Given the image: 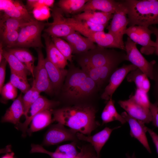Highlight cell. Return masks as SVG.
<instances>
[{
	"label": "cell",
	"instance_id": "cell-1",
	"mask_svg": "<svg viewBox=\"0 0 158 158\" xmlns=\"http://www.w3.org/2000/svg\"><path fill=\"white\" fill-rule=\"evenodd\" d=\"M96 111L88 105H77L53 109L56 121L84 135H90L99 125L95 119Z\"/></svg>",
	"mask_w": 158,
	"mask_h": 158
},
{
	"label": "cell",
	"instance_id": "cell-2",
	"mask_svg": "<svg viewBox=\"0 0 158 158\" xmlns=\"http://www.w3.org/2000/svg\"><path fill=\"white\" fill-rule=\"evenodd\" d=\"M122 1L127 9L129 26L158 25V0Z\"/></svg>",
	"mask_w": 158,
	"mask_h": 158
},
{
	"label": "cell",
	"instance_id": "cell-3",
	"mask_svg": "<svg viewBox=\"0 0 158 158\" xmlns=\"http://www.w3.org/2000/svg\"><path fill=\"white\" fill-rule=\"evenodd\" d=\"M97 89L95 82L82 69L73 67L68 71L63 88L64 96L70 100L87 97Z\"/></svg>",
	"mask_w": 158,
	"mask_h": 158
},
{
	"label": "cell",
	"instance_id": "cell-4",
	"mask_svg": "<svg viewBox=\"0 0 158 158\" xmlns=\"http://www.w3.org/2000/svg\"><path fill=\"white\" fill-rule=\"evenodd\" d=\"M124 51H117L96 45L94 49L75 54L76 60L82 69L100 67L126 61Z\"/></svg>",
	"mask_w": 158,
	"mask_h": 158
},
{
	"label": "cell",
	"instance_id": "cell-5",
	"mask_svg": "<svg viewBox=\"0 0 158 158\" xmlns=\"http://www.w3.org/2000/svg\"><path fill=\"white\" fill-rule=\"evenodd\" d=\"M47 23L36 20L30 22L19 31L17 42L13 47L27 48L44 47L41 40V33Z\"/></svg>",
	"mask_w": 158,
	"mask_h": 158
},
{
	"label": "cell",
	"instance_id": "cell-6",
	"mask_svg": "<svg viewBox=\"0 0 158 158\" xmlns=\"http://www.w3.org/2000/svg\"><path fill=\"white\" fill-rule=\"evenodd\" d=\"M136 44L128 37L124 42L126 60L143 72L151 79L153 80V69L156 61H148L137 49Z\"/></svg>",
	"mask_w": 158,
	"mask_h": 158
},
{
	"label": "cell",
	"instance_id": "cell-7",
	"mask_svg": "<svg viewBox=\"0 0 158 158\" xmlns=\"http://www.w3.org/2000/svg\"><path fill=\"white\" fill-rule=\"evenodd\" d=\"M152 34L149 28L138 25L129 26L125 33L133 41L142 46L141 52L147 55L152 54L155 51L156 43L151 39Z\"/></svg>",
	"mask_w": 158,
	"mask_h": 158
},
{
	"label": "cell",
	"instance_id": "cell-8",
	"mask_svg": "<svg viewBox=\"0 0 158 158\" xmlns=\"http://www.w3.org/2000/svg\"><path fill=\"white\" fill-rule=\"evenodd\" d=\"M51 10L53 21L47 23L48 27L44 30L46 33L50 37L63 38L75 31L68 24L67 18L59 7H54Z\"/></svg>",
	"mask_w": 158,
	"mask_h": 158
},
{
	"label": "cell",
	"instance_id": "cell-9",
	"mask_svg": "<svg viewBox=\"0 0 158 158\" xmlns=\"http://www.w3.org/2000/svg\"><path fill=\"white\" fill-rule=\"evenodd\" d=\"M128 11L122 1L113 14L110 25L107 28L108 32L114 36L119 42L125 45L123 40V35L128 28L129 22L127 17Z\"/></svg>",
	"mask_w": 158,
	"mask_h": 158
},
{
	"label": "cell",
	"instance_id": "cell-10",
	"mask_svg": "<svg viewBox=\"0 0 158 158\" xmlns=\"http://www.w3.org/2000/svg\"><path fill=\"white\" fill-rule=\"evenodd\" d=\"M64 126L58 123L52 125L44 136L43 145L50 146L66 141H76L78 140L76 135L78 132L70 128H67Z\"/></svg>",
	"mask_w": 158,
	"mask_h": 158
},
{
	"label": "cell",
	"instance_id": "cell-11",
	"mask_svg": "<svg viewBox=\"0 0 158 158\" xmlns=\"http://www.w3.org/2000/svg\"><path fill=\"white\" fill-rule=\"evenodd\" d=\"M38 55V62L34 70L33 84L40 92L51 94L54 90L46 68L45 58L41 48L36 49Z\"/></svg>",
	"mask_w": 158,
	"mask_h": 158
},
{
	"label": "cell",
	"instance_id": "cell-12",
	"mask_svg": "<svg viewBox=\"0 0 158 158\" xmlns=\"http://www.w3.org/2000/svg\"><path fill=\"white\" fill-rule=\"evenodd\" d=\"M0 10L4 13L2 19L11 18L29 22L36 20L20 1L0 0Z\"/></svg>",
	"mask_w": 158,
	"mask_h": 158
},
{
	"label": "cell",
	"instance_id": "cell-13",
	"mask_svg": "<svg viewBox=\"0 0 158 158\" xmlns=\"http://www.w3.org/2000/svg\"><path fill=\"white\" fill-rule=\"evenodd\" d=\"M58 101L49 99L40 95L37 99L32 104L25 116V119L23 123H20L15 126L16 128L20 130L23 136H25L29 125L33 118L39 113L47 109H51L59 104Z\"/></svg>",
	"mask_w": 158,
	"mask_h": 158
},
{
	"label": "cell",
	"instance_id": "cell-14",
	"mask_svg": "<svg viewBox=\"0 0 158 158\" xmlns=\"http://www.w3.org/2000/svg\"><path fill=\"white\" fill-rule=\"evenodd\" d=\"M138 68L131 64L123 65L118 68L112 73L109 78V83L105 87L101 95L102 99L108 101L112 98V96L128 74L131 71Z\"/></svg>",
	"mask_w": 158,
	"mask_h": 158
},
{
	"label": "cell",
	"instance_id": "cell-15",
	"mask_svg": "<svg viewBox=\"0 0 158 158\" xmlns=\"http://www.w3.org/2000/svg\"><path fill=\"white\" fill-rule=\"evenodd\" d=\"M120 107L132 117L144 123L152 122V116L149 109L144 107L137 103L131 97L127 100H119Z\"/></svg>",
	"mask_w": 158,
	"mask_h": 158
},
{
	"label": "cell",
	"instance_id": "cell-16",
	"mask_svg": "<svg viewBox=\"0 0 158 158\" xmlns=\"http://www.w3.org/2000/svg\"><path fill=\"white\" fill-rule=\"evenodd\" d=\"M76 141L58 147L54 152L45 150L41 145L32 144L30 152L41 153L49 155L51 158H75L79 152L76 149Z\"/></svg>",
	"mask_w": 158,
	"mask_h": 158
},
{
	"label": "cell",
	"instance_id": "cell-17",
	"mask_svg": "<svg viewBox=\"0 0 158 158\" xmlns=\"http://www.w3.org/2000/svg\"><path fill=\"white\" fill-rule=\"evenodd\" d=\"M116 62L104 66L82 69L96 83L98 89H100L107 81L111 75L121 63Z\"/></svg>",
	"mask_w": 158,
	"mask_h": 158
},
{
	"label": "cell",
	"instance_id": "cell-18",
	"mask_svg": "<svg viewBox=\"0 0 158 158\" xmlns=\"http://www.w3.org/2000/svg\"><path fill=\"white\" fill-rule=\"evenodd\" d=\"M121 115L129 124L131 136L137 139L149 153H151V151L146 134L147 132L145 128V123L132 117L126 111L123 112Z\"/></svg>",
	"mask_w": 158,
	"mask_h": 158
},
{
	"label": "cell",
	"instance_id": "cell-19",
	"mask_svg": "<svg viewBox=\"0 0 158 158\" xmlns=\"http://www.w3.org/2000/svg\"><path fill=\"white\" fill-rule=\"evenodd\" d=\"M120 126L111 128L108 127L92 136H85L80 132L76 134L78 140L90 143L92 146L97 157L99 158L101 151L109 139L110 135L114 130L119 128Z\"/></svg>",
	"mask_w": 158,
	"mask_h": 158
},
{
	"label": "cell",
	"instance_id": "cell-20",
	"mask_svg": "<svg viewBox=\"0 0 158 158\" xmlns=\"http://www.w3.org/2000/svg\"><path fill=\"white\" fill-rule=\"evenodd\" d=\"M63 38L71 46L73 54L82 53L94 49L96 46L90 40L76 31Z\"/></svg>",
	"mask_w": 158,
	"mask_h": 158
},
{
	"label": "cell",
	"instance_id": "cell-21",
	"mask_svg": "<svg viewBox=\"0 0 158 158\" xmlns=\"http://www.w3.org/2000/svg\"><path fill=\"white\" fill-rule=\"evenodd\" d=\"M42 36L45 41L46 57L58 67L65 69L68 64V60L56 47L50 36L46 33Z\"/></svg>",
	"mask_w": 158,
	"mask_h": 158
},
{
	"label": "cell",
	"instance_id": "cell-22",
	"mask_svg": "<svg viewBox=\"0 0 158 158\" xmlns=\"http://www.w3.org/2000/svg\"><path fill=\"white\" fill-rule=\"evenodd\" d=\"M22 98V96L21 94L14 100L2 117L1 122L11 123L14 124L15 126L20 123V118L24 114Z\"/></svg>",
	"mask_w": 158,
	"mask_h": 158
},
{
	"label": "cell",
	"instance_id": "cell-23",
	"mask_svg": "<svg viewBox=\"0 0 158 158\" xmlns=\"http://www.w3.org/2000/svg\"><path fill=\"white\" fill-rule=\"evenodd\" d=\"M120 1L113 0H90L85 4L81 12L96 11L113 14Z\"/></svg>",
	"mask_w": 158,
	"mask_h": 158
},
{
	"label": "cell",
	"instance_id": "cell-24",
	"mask_svg": "<svg viewBox=\"0 0 158 158\" xmlns=\"http://www.w3.org/2000/svg\"><path fill=\"white\" fill-rule=\"evenodd\" d=\"M45 63L49 78L54 90L61 86L68 73V71L60 68L51 62L47 57Z\"/></svg>",
	"mask_w": 158,
	"mask_h": 158
},
{
	"label": "cell",
	"instance_id": "cell-25",
	"mask_svg": "<svg viewBox=\"0 0 158 158\" xmlns=\"http://www.w3.org/2000/svg\"><path fill=\"white\" fill-rule=\"evenodd\" d=\"M53 109L44 110L34 116L27 131L29 135L44 128L54 121L52 118Z\"/></svg>",
	"mask_w": 158,
	"mask_h": 158
},
{
	"label": "cell",
	"instance_id": "cell-26",
	"mask_svg": "<svg viewBox=\"0 0 158 158\" xmlns=\"http://www.w3.org/2000/svg\"><path fill=\"white\" fill-rule=\"evenodd\" d=\"M6 49L25 65L34 78L36 58L29 50L27 48L20 47L6 48Z\"/></svg>",
	"mask_w": 158,
	"mask_h": 158
},
{
	"label": "cell",
	"instance_id": "cell-27",
	"mask_svg": "<svg viewBox=\"0 0 158 158\" xmlns=\"http://www.w3.org/2000/svg\"><path fill=\"white\" fill-rule=\"evenodd\" d=\"M113 14L103 12L86 11L78 13L74 18L77 19L90 22L107 26L109 21L112 19Z\"/></svg>",
	"mask_w": 158,
	"mask_h": 158
},
{
	"label": "cell",
	"instance_id": "cell-28",
	"mask_svg": "<svg viewBox=\"0 0 158 158\" xmlns=\"http://www.w3.org/2000/svg\"><path fill=\"white\" fill-rule=\"evenodd\" d=\"M3 56L8 63L10 71L28 79V75L30 73L25 65L5 49H4Z\"/></svg>",
	"mask_w": 158,
	"mask_h": 158
},
{
	"label": "cell",
	"instance_id": "cell-29",
	"mask_svg": "<svg viewBox=\"0 0 158 158\" xmlns=\"http://www.w3.org/2000/svg\"><path fill=\"white\" fill-rule=\"evenodd\" d=\"M126 78L129 82H134L137 88L148 92L150 87V82L147 76L140 70L138 68L130 72Z\"/></svg>",
	"mask_w": 158,
	"mask_h": 158
},
{
	"label": "cell",
	"instance_id": "cell-30",
	"mask_svg": "<svg viewBox=\"0 0 158 158\" xmlns=\"http://www.w3.org/2000/svg\"><path fill=\"white\" fill-rule=\"evenodd\" d=\"M101 118L103 124L114 121H118L122 124H124L126 122L121 115L117 112L112 98L108 101L102 111Z\"/></svg>",
	"mask_w": 158,
	"mask_h": 158
},
{
	"label": "cell",
	"instance_id": "cell-31",
	"mask_svg": "<svg viewBox=\"0 0 158 158\" xmlns=\"http://www.w3.org/2000/svg\"><path fill=\"white\" fill-rule=\"evenodd\" d=\"M88 0H60L58 5L63 12L74 14L81 12Z\"/></svg>",
	"mask_w": 158,
	"mask_h": 158
},
{
	"label": "cell",
	"instance_id": "cell-32",
	"mask_svg": "<svg viewBox=\"0 0 158 158\" xmlns=\"http://www.w3.org/2000/svg\"><path fill=\"white\" fill-rule=\"evenodd\" d=\"M68 24L73 28H78L89 31H104L105 25L97 24L88 21L77 19L74 17L67 18Z\"/></svg>",
	"mask_w": 158,
	"mask_h": 158
},
{
	"label": "cell",
	"instance_id": "cell-33",
	"mask_svg": "<svg viewBox=\"0 0 158 158\" xmlns=\"http://www.w3.org/2000/svg\"><path fill=\"white\" fill-rule=\"evenodd\" d=\"M29 22L22 20L11 18L1 19L0 20V32L11 30H18Z\"/></svg>",
	"mask_w": 158,
	"mask_h": 158
},
{
	"label": "cell",
	"instance_id": "cell-34",
	"mask_svg": "<svg viewBox=\"0 0 158 158\" xmlns=\"http://www.w3.org/2000/svg\"><path fill=\"white\" fill-rule=\"evenodd\" d=\"M40 93L32 84V87L22 96L25 116L28 113L31 106L40 96Z\"/></svg>",
	"mask_w": 158,
	"mask_h": 158
},
{
	"label": "cell",
	"instance_id": "cell-35",
	"mask_svg": "<svg viewBox=\"0 0 158 158\" xmlns=\"http://www.w3.org/2000/svg\"><path fill=\"white\" fill-rule=\"evenodd\" d=\"M51 37L57 49L68 61L71 62L73 57V50L70 44L60 37Z\"/></svg>",
	"mask_w": 158,
	"mask_h": 158
},
{
	"label": "cell",
	"instance_id": "cell-36",
	"mask_svg": "<svg viewBox=\"0 0 158 158\" xmlns=\"http://www.w3.org/2000/svg\"><path fill=\"white\" fill-rule=\"evenodd\" d=\"M10 82L16 88L19 89L22 92L25 93L30 88L28 79L20 76L10 71Z\"/></svg>",
	"mask_w": 158,
	"mask_h": 158
},
{
	"label": "cell",
	"instance_id": "cell-37",
	"mask_svg": "<svg viewBox=\"0 0 158 158\" xmlns=\"http://www.w3.org/2000/svg\"><path fill=\"white\" fill-rule=\"evenodd\" d=\"M18 30H11L0 32L2 44L7 48L13 47L17 41L19 36Z\"/></svg>",
	"mask_w": 158,
	"mask_h": 158
},
{
	"label": "cell",
	"instance_id": "cell-38",
	"mask_svg": "<svg viewBox=\"0 0 158 158\" xmlns=\"http://www.w3.org/2000/svg\"><path fill=\"white\" fill-rule=\"evenodd\" d=\"M130 97L141 106L149 109L151 102L150 101L147 92L137 88L134 95H130Z\"/></svg>",
	"mask_w": 158,
	"mask_h": 158
},
{
	"label": "cell",
	"instance_id": "cell-39",
	"mask_svg": "<svg viewBox=\"0 0 158 158\" xmlns=\"http://www.w3.org/2000/svg\"><path fill=\"white\" fill-rule=\"evenodd\" d=\"M3 98L6 100H13L17 97V88L9 81L4 85L0 90Z\"/></svg>",
	"mask_w": 158,
	"mask_h": 158
},
{
	"label": "cell",
	"instance_id": "cell-40",
	"mask_svg": "<svg viewBox=\"0 0 158 158\" xmlns=\"http://www.w3.org/2000/svg\"><path fill=\"white\" fill-rule=\"evenodd\" d=\"M51 9L46 6L35 8L32 10L34 18L38 21L47 20L51 16Z\"/></svg>",
	"mask_w": 158,
	"mask_h": 158
},
{
	"label": "cell",
	"instance_id": "cell-41",
	"mask_svg": "<svg viewBox=\"0 0 158 158\" xmlns=\"http://www.w3.org/2000/svg\"><path fill=\"white\" fill-rule=\"evenodd\" d=\"M54 2V0H27L26 6L28 10L43 6L50 8L53 6Z\"/></svg>",
	"mask_w": 158,
	"mask_h": 158
},
{
	"label": "cell",
	"instance_id": "cell-42",
	"mask_svg": "<svg viewBox=\"0 0 158 158\" xmlns=\"http://www.w3.org/2000/svg\"><path fill=\"white\" fill-rule=\"evenodd\" d=\"M75 158H99L95 152L90 148L86 146H82L80 149V151Z\"/></svg>",
	"mask_w": 158,
	"mask_h": 158
},
{
	"label": "cell",
	"instance_id": "cell-43",
	"mask_svg": "<svg viewBox=\"0 0 158 158\" xmlns=\"http://www.w3.org/2000/svg\"><path fill=\"white\" fill-rule=\"evenodd\" d=\"M149 109L152 116V122L155 126L158 128V103L150 102Z\"/></svg>",
	"mask_w": 158,
	"mask_h": 158
},
{
	"label": "cell",
	"instance_id": "cell-44",
	"mask_svg": "<svg viewBox=\"0 0 158 158\" xmlns=\"http://www.w3.org/2000/svg\"><path fill=\"white\" fill-rule=\"evenodd\" d=\"M7 63L6 60L4 58L0 62V90L4 85L6 76V66Z\"/></svg>",
	"mask_w": 158,
	"mask_h": 158
},
{
	"label": "cell",
	"instance_id": "cell-45",
	"mask_svg": "<svg viewBox=\"0 0 158 158\" xmlns=\"http://www.w3.org/2000/svg\"><path fill=\"white\" fill-rule=\"evenodd\" d=\"M153 80L154 81V91L155 95L158 103V65L156 63L154 65L153 69Z\"/></svg>",
	"mask_w": 158,
	"mask_h": 158
},
{
	"label": "cell",
	"instance_id": "cell-46",
	"mask_svg": "<svg viewBox=\"0 0 158 158\" xmlns=\"http://www.w3.org/2000/svg\"><path fill=\"white\" fill-rule=\"evenodd\" d=\"M145 129L146 132H147L150 135L155 145L158 154V135L152 130L146 126Z\"/></svg>",
	"mask_w": 158,
	"mask_h": 158
},
{
	"label": "cell",
	"instance_id": "cell-47",
	"mask_svg": "<svg viewBox=\"0 0 158 158\" xmlns=\"http://www.w3.org/2000/svg\"><path fill=\"white\" fill-rule=\"evenodd\" d=\"M149 28L152 30L153 34L156 37V39L155 41L156 45L154 53L158 56V28L152 27Z\"/></svg>",
	"mask_w": 158,
	"mask_h": 158
},
{
	"label": "cell",
	"instance_id": "cell-48",
	"mask_svg": "<svg viewBox=\"0 0 158 158\" xmlns=\"http://www.w3.org/2000/svg\"><path fill=\"white\" fill-rule=\"evenodd\" d=\"M3 45L2 42H1L0 43V62L3 59V52L4 49L3 48Z\"/></svg>",
	"mask_w": 158,
	"mask_h": 158
},
{
	"label": "cell",
	"instance_id": "cell-49",
	"mask_svg": "<svg viewBox=\"0 0 158 158\" xmlns=\"http://www.w3.org/2000/svg\"><path fill=\"white\" fill-rule=\"evenodd\" d=\"M125 158H137L135 153H133L132 155H130L128 153L126 154V157Z\"/></svg>",
	"mask_w": 158,
	"mask_h": 158
}]
</instances>
